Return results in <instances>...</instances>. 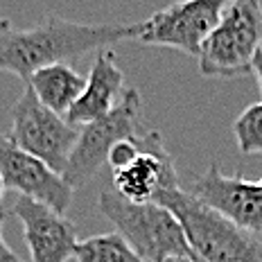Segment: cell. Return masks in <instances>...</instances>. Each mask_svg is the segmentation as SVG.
Instances as JSON below:
<instances>
[{
    "instance_id": "obj_8",
    "label": "cell",
    "mask_w": 262,
    "mask_h": 262,
    "mask_svg": "<svg viewBox=\"0 0 262 262\" xmlns=\"http://www.w3.org/2000/svg\"><path fill=\"white\" fill-rule=\"evenodd\" d=\"M0 177L5 188L39 201L57 215H66V210L73 204L75 190L63 181L61 174L23 151L9 134H0Z\"/></svg>"
},
{
    "instance_id": "obj_3",
    "label": "cell",
    "mask_w": 262,
    "mask_h": 262,
    "mask_svg": "<svg viewBox=\"0 0 262 262\" xmlns=\"http://www.w3.org/2000/svg\"><path fill=\"white\" fill-rule=\"evenodd\" d=\"M97 210L118 228L127 244L145 262H161L172 255L192 258L190 244L179 220L167 208L154 204H134L116 190L104 188L97 199Z\"/></svg>"
},
{
    "instance_id": "obj_13",
    "label": "cell",
    "mask_w": 262,
    "mask_h": 262,
    "mask_svg": "<svg viewBox=\"0 0 262 262\" xmlns=\"http://www.w3.org/2000/svg\"><path fill=\"white\" fill-rule=\"evenodd\" d=\"M25 86L34 91L36 100L52 113L66 118L84 93L86 79L68 63H52L36 70Z\"/></svg>"
},
{
    "instance_id": "obj_21",
    "label": "cell",
    "mask_w": 262,
    "mask_h": 262,
    "mask_svg": "<svg viewBox=\"0 0 262 262\" xmlns=\"http://www.w3.org/2000/svg\"><path fill=\"white\" fill-rule=\"evenodd\" d=\"M258 188H260V192H262V177H260V181H258Z\"/></svg>"
},
{
    "instance_id": "obj_17",
    "label": "cell",
    "mask_w": 262,
    "mask_h": 262,
    "mask_svg": "<svg viewBox=\"0 0 262 262\" xmlns=\"http://www.w3.org/2000/svg\"><path fill=\"white\" fill-rule=\"evenodd\" d=\"M5 220H7V212L0 210V262H23L18 258V255L14 253L12 249L7 247V242H5L3 237V226H5Z\"/></svg>"
},
{
    "instance_id": "obj_11",
    "label": "cell",
    "mask_w": 262,
    "mask_h": 262,
    "mask_svg": "<svg viewBox=\"0 0 262 262\" xmlns=\"http://www.w3.org/2000/svg\"><path fill=\"white\" fill-rule=\"evenodd\" d=\"M12 212L23 224L25 244L32 262H66L75 258L77 226L66 215H57L48 206L27 196L14 201Z\"/></svg>"
},
{
    "instance_id": "obj_2",
    "label": "cell",
    "mask_w": 262,
    "mask_h": 262,
    "mask_svg": "<svg viewBox=\"0 0 262 262\" xmlns=\"http://www.w3.org/2000/svg\"><path fill=\"white\" fill-rule=\"evenodd\" d=\"M151 201L179 220L194 262H262V242L255 235L237 228L188 190H161Z\"/></svg>"
},
{
    "instance_id": "obj_20",
    "label": "cell",
    "mask_w": 262,
    "mask_h": 262,
    "mask_svg": "<svg viewBox=\"0 0 262 262\" xmlns=\"http://www.w3.org/2000/svg\"><path fill=\"white\" fill-rule=\"evenodd\" d=\"M5 183H3V177H0V204H3V199H5Z\"/></svg>"
},
{
    "instance_id": "obj_9",
    "label": "cell",
    "mask_w": 262,
    "mask_h": 262,
    "mask_svg": "<svg viewBox=\"0 0 262 262\" xmlns=\"http://www.w3.org/2000/svg\"><path fill=\"white\" fill-rule=\"evenodd\" d=\"M188 192L224 215L237 228L251 235H262V192L258 183L247 181L242 174L228 177L220 170L217 161H210L208 170L196 179Z\"/></svg>"
},
{
    "instance_id": "obj_10",
    "label": "cell",
    "mask_w": 262,
    "mask_h": 262,
    "mask_svg": "<svg viewBox=\"0 0 262 262\" xmlns=\"http://www.w3.org/2000/svg\"><path fill=\"white\" fill-rule=\"evenodd\" d=\"M179 174L158 131L140 136V154L127 167L113 172V190L134 204H149L161 190H177Z\"/></svg>"
},
{
    "instance_id": "obj_18",
    "label": "cell",
    "mask_w": 262,
    "mask_h": 262,
    "mask_svg": "<svg viewBox=\"0 0 262 262\" xmlns=\"http://www.w3.org/2000/svg\"><path fill=\"white\" fill-rule=\"evenodd\" d=\"M251 73L258 77V86H260V93H262V46L258 48V52H255V57H253V63H251Z\"/></svg>"
},
{
    "instance_id": "obj_5",
    "label": "cell",
    "mask_w": 262,
    "mask_h": 262,
    "mask_svg": "<svg viewBox=\"0 0 262 262\" xmlns=\"http://www.w3.org/2000/svg\"><path fill=\"white\" fill-rule=\"evenodd\" d=\"M140 108L143 100L136 89H124L118 106L106 118L95 120L91 124H84L79 129L75 149L68 158V165L63 170V181L70 188H81L93 181L97 172L106 165L108 151L120 140L136 138L140 127Z\"/></svg>"
},
{
    "instance_id": "obj_14",
    "label": "cell",
    "mask_w": 262,
    "mask_h": 262,
    "mask_svg": "<svg viewBox=\"0 0 262 262\" xmlns=\"http://www.w3.org/2000/svg\"><path fill=\"white\" fill-rule=\"evenodd\" d=\"M77 262H145L120 233H102L77 242Z\"/></svg>"
},
{
    "instance_id": "obj_15",
    "label": "cell",
    "mask_w": 262,
    "mask_h": 262,
    "mask_svg": "<svg viewBox=\"0 0 262 262\" xmlns=\"http://www.w3.org/2000/svg\"><path fill=\"white\" fill-rule=\"evenodd\" d=\"M237 149L244 156L262 154V102L247 106L233 122Z\"/></svg>"
},
{
    "instance_id": "obj_4",
    "label": "cell",
    "mask_w": 262,
    "mask_h": 262,
    "mask_svg": "<svg viewBox=\"0 0 262 262\" xmlns=\"http://www.w3.org/2000/svg\"><path fill=\"white\" fill-rule=\"evenodd\" d=\"M262 46V5L255 0L226 3L220 23L204 41L199 73L204 77L233 79L251 73V63Z\"/></svg>"
},
{
    "instance_id": "obj_6",
    "label": "cell",
    "mask_w": 262,
    "mask_h": 262,
    "mask_svg": "<svg viewBox=\"0 0 262 262\" xmlns=\"http://www.w3.org/2000/svg\"><path fill=\"white\" fill-rule=\"evenodd\" d=\"M12 140L23 151L46 163L50 170L63 174L75 149L79 129L52 113L36 100L34 91L25 86L23 95L12 106Z\"/></svg>"
},
{
    "instance_id": "obj_1",
    "label": "cell",
    "mask_w": 262,
    "mask_h": 262,
    "mask_svg": "<svg viewBox=\"0 0 262 262\" xmlns=\"http://www.w3.org/2000/svg\"><path fill=\"white\" fill-rule=\"evenodd\" d=\"M140 25H89L59 16H46L39 25L18 30L9 18H0V70L14 73L23 84L36 70L66 63L77 54L104 50L113 43L138 36Z\"/></svg>"
},
{
    "instance_id": "obj_12",
    "label": "cell",
    "mask_w": 262,
    "mask_h": 262,
    "mask_svg": "<svg viewBox=\"0 0 262 262\" xmlns=\"http://www.w3.org/2000/svg\"><path fill=\"white\" fill-rule=\"evenodd\" d=\"M122 84L124 75L116 63V54L111 52V48L97 50L95 61L91 66V73L86 77L84 93L79 95V100L75 102V106L68 111V124L73 127H84L95 120L106 118L113 108L118 106L120 97H122Z\"/></svg>"
},
{
    "instance_id": "obj_7",
    "label": "cell",
    "mask_w": 262,
    "mask_h": 262,
    "mask_svg": "<svg viewBox=\"0 0 262 262\" xmlns=\"http://www.w3.org/2000/svg\"><path fill=\"white\" fill-rule=\"evenodd\" d=\"M226 0H185L174 3L143 20L136 41L143 46L174 48L199 59L201 46L220 23Z\"/></svg>"
},
{
    "instance_id": "obj_19",
    "label": "cell",
    "mask_w": 262,
    "mask_h": 262,
    "mask_svg": "<svg viewBox=\"0 0 262 262\" xmlns=\"http://www.w3.org/2000/svg\"><path fill=\"white\" fill-rule=\"evenodd\" d=\"M161 262H194L192 258H185V255H172V258H165Z\"/></svg>"
},
{
    "instance_id": "obj_16",
    "label": "cell",
    "mask_w": 262,
    "mask_h": 262,
    "mask_svg": "<svg viewBox=\"0 0 262 262\" xmlns=\"http://www.w3.org/2000/svg\"><path fill=\"white\" fill-rule=\"evenodd\" d=\"M138 154H140V136H136V138L120 140V143L108 151V161L106 163L111 165V170L116 172V170L127 167L129 163H134Z\"/></svg>"
}]
</instances>
